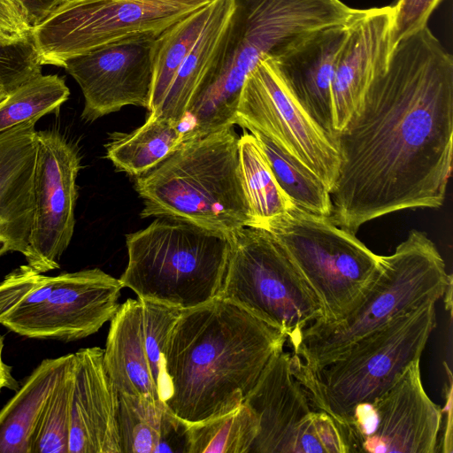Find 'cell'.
I'll list each match as a JSON object with an SVG mask.
<instances>
[{
  "instance_id": "8d00e7d4",
  "label": "cell",
  "mask_w": 453,
  "mask_h": 453,
  "mask_svg": "<svg viewBox=\"0 0 453 453\" xmlns=\"http://www.w3.org/2000/svg\"><path fill=\"white\" fill-rule=\"evenodd\" d=\"M446 370L448 372V377H449V386L447 387L446 386V395H447V403H446V409H447V411H448V416H447V420H448V423H447V426H446V430H445V434H444V436H443V439H442V449L441 451L442 452H445V453H451L452 452V434H451V423H452V419H451V409H452V378H451V372L448 367V365H446Z\"/></svg>"
},
{
  "instance_id": "f35d334b",
  "label": "cell",
  "mask_w": 453,
  "mask_h": 453,
  "mask_svg": "<svg viewBox=\"0 0 453 453\" xmlns=\"http://www.w3.org/2000/svg\"><path fill=\"white\" fill-rule=\"evenodd\" d=\"M2 98L1 95H0V99Z\"/></svg>"
},
{
  "instance_id": "5bb4252c",
  "label": "cell",
  "mask_w": 453,
  "mask_h": 453,
  "mask_svg": "<svg viewBox=\"0 0 453 453\" xmlns=\"http://www.w3.org/2000/svg\"><path fill=\"white\" fill-rule=\"evenodd\" d=\"M181 311L141 298L119 305L104 349V368L119 393L163 403L170 398L166 350Z\"/></svg>"
},
{
  "instance_id": "f1b7e54d",
  "label": "cell",
  "mask_w": 453,
  "mask_h": 453,
  "mask_svg": "<svg viewBox=\"0 0 453 453\" xmlns=\"http://www.w3.org/2000/svg\"><path fill=\"white\" fill-rule=\"evenodd\" d=\"M258 430L257 415L242 403L225 414L188 425L187 453H250Z\"/></svg>"
},
{
  "instance_id": "3957f363",
  "label": "cell",
  "mask_w": 453,
  "mask_h": 453,
  "mask_svg": "<svg viewBox=\"0 0 453 453\" xmlns=\"http://www.w3.org/2000/svg\"><path fill=\"white\" fill-rule=\"evenodd\" d=\"M357 11L341 0H234L219 51L182 120L188 131L202 137L233 127L244 81L261 61L349 24Z\"/></svg>"
},
{
  "instance_id": "2e32d148",
  "label": "cell",
  "mask_w": 453,
  "mask_h": 453,
  "mask_svg": "<svg viewBox=\"0 0 453 453\" xmlns=\"http://www.w3.org/2000/svg\"><path fill=\"white\" fill-rule=\"evenodd\" d=\"M122 288L119 279L98 268L62 273L54 276L45 300L10 314L1 325L29 338L80 340L111 320Z\"/></svg>"
},
{
  "instance_id": "8fae6325",
  "label": "cell",
  "mask_w": 453,
  "mask_h": 453,
  "mask_svg": "<svg viewBox=\"0 0 453 453\" xmlns=\"http://www.w3.org/2000/svg\"><path fill=\"white\" fill-rule=\"evenodd\" d=\"M243 403L259 423L250 453H349L340 426L313 406L284 349L272 357Z\"/></svg>"
},
{
  "instance_id": "277c9868",
  "label": "cell",
  "mask_w": 453,
  "mask_h": 453,
  "mask_svg": "<svg viewBox=\"0 0 453 453\" xmlns=\"http://www.w3.org/2000/svg\"><path fill=\"white\" fill-rule=\"evenodd\" d=\"M134 188L142 218H175L229 236L252 226L233 127L182 143Z\"/></svg>"
},
{
  "instance_id": "4316f807",
  "label": "cell",
  "mask_w": 453,
  "mask_h": 453,
  "mask_svg": "<svg viewBox=\"0 0 453 453\" xmlns=\"http://www.w3.org/2000/svg\"><path fill=\"white\" fill-rule=\"evenodd\" d=\"M257 138L273 173L286 196L297 209L324 217L332 214V202L325 183L303 162L258 132Z\"/></svg>"
},
{
  "instance_id": "e575fe53",
  "label": "cell",
  "mask_w": 453,
  "mask_h": 453,
  "mask_svg": "<svg viewBox=\"0 0 453 453\" xmlns=\"http://www.w3.org/2000/svg\"><path fill=\"white\" fill-rule=\"evenodd\" d=\"M32 33L25 11L19 0H0V34L18 40Z\"/></svg>"
},
{
  "instance_id": "7402d4cb",
  "label": "cell",
  "mask_w": 453,
  "mask_h": 453,
  "mask_svg": "<svg viewBox=\"0 0 453 453\" xmlns=\"http://www.w3.org/2000/svg\"><path fill=\"white\" fill-rule=\"evenodd\" d=\"M73 353L42 360L0 411V453H33L46 405Z\"/></svg>"
},
{
  "instance_id": "d6986e66",
  "label": "cell",
  "mask_w": 453,
  "mask_h": 453,
  "mask_svg": "<svg viewBox=\"0 0 453 453\" xmlns=\"http://www.w3.org/2000/svg\"><path fill=\"white\" fill-rule=\"evenodd\" d=\"M74 356L68 453H122L119 392L104 365V349H81Z\"/></svg>"
},
{
  "instance_id": "5b68a950",
  "label": "cell",
  "mask_w": 453,
  "mask_h": 453,
  "mask_svg": "<svg viewBox=\"0 0 453 453\" xmlns=\"http://www.w3.org/2000/svg\"><path fill=\"white\" fill-rule=\"evenodd\" d=\"M451 284L435 244L425 232L411 230L394 253L380 256L378 273L358 306L337 322L306 327L292 353L315 371L393 319L436 303Z\"/></svg>"
},
{
  "instance_id": "f546056e",
  "label": "cell",
  "mask_w": 453,
  "mask_h": 453,
  "mask_svg": "<svg viewBox=\"0 0 453 453\" xmlns=\"http://www.w3.org/2000/svg\"><path fill=\"white\" fill-rule=\"evenodd\" d=\"M65 79L40 74L0 99V133L33 119L56 112L69 98Z\"/></svg>"
},
{
  "instance_id": "44dd1931",
  "label": "cell",
  "mask_w": 453,
  "mask_h": 453,
  "mask_svg": "<svg viewBox=\"0 0 453 453\" xmlns=\"http://www.w3.org/2000/svg\"><path fill=\"white\" fill-rule=\"evenodd\" d=\"M349 23L322 29L287 53L268 58L290 94L333 138L332 82Z\"/></svg>"
},
{
  "instance_id": "e0dca14e",
  "label": "cell",
  "mask_w": 453,
  "mask_h": 453,
  "mask_svg": "<svg viewBox=\"0 0 453 453\" xmlns=\"http://www.w3.org/2000/svg\"><path fill=\"white\" fill-rule=\"evenodd\" d=\"M157 37L129 38L65 61L62 67L84 96V121H95L127 105L150 110Z\"/></svg>"
},
{
  "instance_id": "6da1fadb",
  "label": "cell",
  "mask_w": 453,
  "mask_h": 453,
  "mask_svg": "<svg viewBox=\"0 0 453 453\" xmlns=\"http://www.w3.org/2000/svg\"><path fill=\"white\" fill-rule=\"evenodd\" d=\"M335 225L356 234L395 211L440 208L452 170L453 58L427 26L401 40L334 137Z\"/></svg>"
},
{
  "instance_id": "8992f818",
  "label": "cell",
  "mask_w": 453,
  "mask_h": 453,
  "mask_svg": "<svg viewBox=\"0 0 453 453\" xmlns=\"http://www.w3.org/2000/svg\"><path fill=\"white\" fill-rule=\"evenodd\" d=\"M127 265L119 279L138 298L188 310L218 296L230 236L187 220L157 217L126 238Z\"/></svg>"
},
{
  "instance_id": "d6a6232c",
  "label": "cell",
  "mask_w": 453,
  "mask_h": 453,
  "mask_svg": "<svg viewBox=\"0 0 453 453\" xmlns=\"http://www.w3.org/2000/svg\"><path fill=\"white\" fill-rule=\"evenodd\" d=\"M442 1L395 0L390 4V52L401 40L427 26L429 17Z\"/></svg>"
},
{
  "instance_id": "484cf974",
  "label": "cell",
  "mask_w": 453,
  "mask_h": 453,
  "mask_svg": "<svg viewBox=\"0 0 453 453\" xmlns=\"http://www.w3.org/2000/svg\"><path fill=\"white\" fill-rule=\"evenodd\" d=\"M239 157L252 226L264 228L268 222L295 206L279 186L257 138L251 133H244L239 137Z\"/></svg>"
},
{
  "instance_id": "7c38bea8",
  "label": "cell",
  "mask_w": 453,
  "mask_h": 453,
  "mask_svg": "<svg viewBox=\"0 0 453 453\" xmlns=\"http://www.w3.org/2000/svg\"><path fill=\"white\" fill-rule=\"evenodd\" d=\"M442 413L423 387L418 358L385 393L355 406L341 428L349 453H434Z\"/></svg>"
},
{
  "instance_id": "836d02e7",
  "label": "cell",
  "mask_w": 453,
  "mask_h": 453,
  "mask_svg": "<svg viewBox=\"0 0 453 453\" xmlns=\"http://www.w3.org/2000/svg\"><path fill=\"white\" fill-rule=\"evenodd\" d=\"M42 274L27 264L4 278L0 282V324L7 316L25 306Z\"/></svg>"
},
{
  "instance_id": "4dcf8cb0",
  "label": "cell",
  "mask_w": 453,
  "mask_h": 453,
  "mask_svg": "<svg viewBox=\"0 0 453 453\" xmlns=\"http://www.w3.org/2000/svg\"><path fill=\"white\" fill-rule=\"evenodd\" d=\"M73 376V353L42 414L33 453H68Z\"/></svg>"
},
{
  "instance_id": "ffe728a7",
  "label": "cell",
  "mask_w": 453,
  "mask_h": 453,
  "mask_svg": "<svg viewBox=\"0 0 453 453\" xmlns=\"http://www.w3.org/2000/svg\"><path fill=\"white\" fill-rule=\"evenodd\" d=\"M33 119L0 133V257L26 256L34 217L35 125Z\"/></svg>"
},
{
  "instance_id": "cb8c5ba5",
  "label": "cell",
  "mask_w": 453,
  "mask_h": 453,
  "mask_svg": "<svg viewBox=\"0 0 453 453\" xmlns=\"http://www.w3.org/2000/svg\"><path fill=\"white\" fill-rule=\"evenodd\" d=\"M234 11V0H213V10L196 44L178 69L162 103L150 112L180 125L187 108L211 68Z\"/></svg>"
},
{
  "instance_id": "9c48e42d",
  "label": "cell",
  "mask_w": 453,
  "mask_h": 453,
  "mask_svg": "<svg viewBox=\"0 0 453 453\" xmlns=\"http://www.w3.org/2000/svg\"><path fill=\"white\" fill-rule=\"evenodd\" d=\"M217 297L232 302L280 331L292 350L303 330L323 318L320 303L268 230L244 226L230 235V252Z\"/></svg>"
},
{
  "instance_id": "83f0119b",
  "label": "cell",
  "mask_w": 453,
  "mask_h": 453,
  "mask_svg": "<svg viewBox=\"0 0 453 453\" xmlns=\"http://www.w3.org/2000/svg\"><path fill=\"white\" fill-rule=\"evenodd\" d=\"M213 10V1L179 20L155 40L150 112L157 110L178 69L188 55Z\"/></svg>"
},
{
  "instance_id": "603a6c76",
  "label": "cell",
  "mask_w": 453,
  "mask_h": 453,
  "mask_svg": "<svg viewBox=\"0 0 453 453\" xmlns=\"http://www.w3.org/2000/svg\"><path fill=\"white\" fill-rule=\"evenodd\" d=\"M118 423L122 453H187L188 425L165 403L119 393Z\"/></svg>"
},
{
  "instance_id": "4fadbf2b",
  "label": "cell",
  "mask_w": 453,
  "mask_h": 453,
  "mask_svg": "<svg viewBox=\"0 0 453 453\" xmlns=\"http://www.w3.org/2000/svg\"><path fill=\"white\" fill-rule=\"evenodd\" d=\"M235 124L275 142L308 166L331 191L341 164L335 141L290 94L268 58L247 76Z\"/></svg>"
},
{
  "instance_id": "ac0fdd59",
  "label": "cell",
  "mask_w": 453,
  "mask_h": 453,
  "mask_svg": "<svg viewBox=\"0 0 453 453\" xmlns=\"http://www.w3.org/2000/svg\"><path fill=\"white\" fill-rule=\"evenodd\" d=\"M392 11L391 5L358 9L349 25L332 82L334 135L359 109L372 81L387 69Z\"/></svg>"
},
{
  "instance_id": "d4e9b609",
  "label": "cell",
  "mask_w": 453,
  "mask_h": 453,
  "mask_svg": "<svg viewBox=\"0 0 453 453\" xmlns=\"http://www.w3.org/2000/svg\"><path fill=\"white\" fill-rule=\"evenodd\" d=\"M184 135L172 119L150 113L145 123L131 133H116L105 144L106 157L118 171L141 176L156 167L180 145Z\"/></svg>"
},
{
  "instance_id": "ba28073f",
  "label": "cell",
  "mask_w": 453,
  "mask_h": 453,
  "mask_svg": "<svg viewBox=\"0 0 453 453\" xmlns=\"http://www.w3.org/2000/svg\"><path fill=\"white\" fill-rule=\"evenodd\" d=\"M318 298L317 322H337L352 312L371 288L380 256L328 217L292 208L266 224Z\"/></svg>"
},
{
  "instance_id": "7a4b0ae2",
  "label": "cell",
  "mask_w": 453,
  "mask_h": 453,
  "mask_svg": "<svg viewBox=\"0 0 453 453\" xmlns=\"http://www.w3.org/2000/svg\"><path fill=\"white\" fill-rule=\"evenodd\" d=\"M286 343L280 331L219 297L182 311L167 344V408L187 425L234 410Z\"/></svg>"
},
{
  "instance_id": "d590c367",
  "label": "cell",
  "mask_w": 453,
  "mask_h": 453,
  "mask_svg": "<svg viewBox=\"0 0 453 453\" xmlns=\"http://www.w3.org/2000/svg\"><path fill=\"white\" fill-rule=\"evenodd\" d=\"M32 27L43 21L67 0H19Z\"/></svg>"
},
{
  "instance_id": "ab89813d",
  "label": "cell",
  "mask_w": 453,
  "mask_h": 453,
  "mask_svg": "<svg viewBox=\"0 0 453 453\" xmlns=\"http://www.w3.org/2000/svg\"><path fill=\"white\" fill-rule=\"evenodd\" d=\"M1 95V94H0Z\"/></svg>"
},
{
  "instance_id": "9a60e30c",
  "label": "cell",
  "mask_w": 453,
  "mask_h": 453,
  "mask_svg": "<svg viewBox=\"0 0 453 453\" xmlns=\"http://www.w3.org/2000/svg\"><path fill=\"white\" fill-rule=\"evenodd\" d=\"M81 167L77 147L64 135L53 130L36 131L34 217L25 258L41 273L59 268L72 240Z\"/></svg>"
},
{
  "instance_id": "52a82bcc",
  "label": "cell",
  "mask_w": 453,
  "mask_h": 453,
  "mask_svg": "<svg viewBox=\"0 0 453 453\" xmlns=\"http://www.w3.org/2000/svg\"><path fill=\"white\" fill-rule=\"evenodd\" d=\"M435 326V303H428L357 341L315 371L305 369L291 353L292 369L313 406L341 428L355 406L385 393L421 357Z\"/></svg>"
},
{
  "instance_id": "1f68e13d",
  "label": "cell",
  "mask_w": 453,
  "mask_h": 453,
  "mask_svg": "<svg viewBox=\"0 0 453 453\" xmlns=\"http://www.w3.org/2000/svg\"><path fill=\"white\" fill-rule=\"evenodd\" d=\"M42 66L35 41L31 35L18 40L0 34V94H6L42 74Z\"/></svg>"
},
{
  "instance_id": "74e56055",
  "label": "cell",
  "mask_w": 453,
  "mask_h": 453,
  "mask_svg": "<svg viewBox=\"0 0 453 453\" xmlns=\"http://www.w3.org/2000/svg\"><path fill=\"white\" fill-rule=\"evenodd\" d=\"M4 337L0 335V392L6 388L11 390L19 389V383L12 373V367L3 359Z\"/></svg>"
},
{
  "instance_id": "30bf717a",
  "label": "cell",
  "mask_w": 453,
  "mask_h": 453,
  "mask_svg": "<svg viewBox=\"0 0 453 453\" xmlns=\"http://www.w3.org/2000/svg\"><path fill=\"white\" fill-rule=\"evenodd\" d=\"M213 0H67L32 35L43 65L62 67L75 56L119 42L158 36Z\"/></svg>"
}]
</instances>
